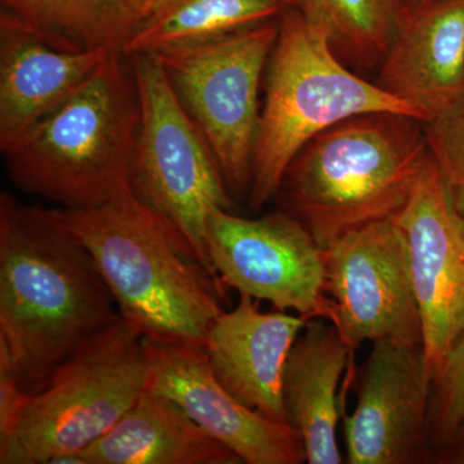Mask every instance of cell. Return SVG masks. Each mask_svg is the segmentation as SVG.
Here are the masks:
<instances>
[{
  "instance_id": "cell-11",
  "label": "cell",
  "mask_w": 464,
  "mask_h": 464,
  "mask_svg": "<svg viewBox=\"0 0 464 464\" xmlns=\"http://www.w3.org/2000/svg\"><path fill=\"white\" fill-rule=\"evenodd\" d=\"M432 373L422 346L373 342L343 415L347 463L413 464L429 459Z\"/></svg>"
},
{
  "instance_id": "cell-23",
  "label": "cell",
  "mask_w": 464,
  "mask_h": 464,
  "mask_svg": "<svg viewBox=\"0 0 464 464\" xmlns=\"http://www.w3.org/2000/svg\"><path fill=\"white\" fill-rule=\"evenodd\" d=\"M423 130L449 198L464 217V91Z\"/></svg>"
},
{
  "instance_id": "cell-13",
  "label": "cell",
  "mask_w": 464,
  "mask_h": 464,
  "mask_svg": "<svg viewBox=\"0 0 464 464\" xmlns=\"http://www.w3.org/2000/svg\"><path fill=\"white\" fill-rule=\"evenodd\" d=\"M146 390L172 400L198 426L246 464L306 462L304 444L289 424L244 405L222 386L206 351L143 338Z\"/></svg>"
},
{
  "instance_id": "cell-25",
  "label": "cell",
  "mask_w": 464,
  "mask_h": 464,
  "mask_svg": "<svg viewBox=\"0 0 464 464\" xmlns=\"http://www.w3.org/2000/svg\"><path fill=\"white\" fill-rule=\"evenodd\" d=\"M160 2L161 0H130V7H132L134 20H136V27L154 11V8Z\"/></svg>"
},
{
  "instance_id": "cell-10",
  "label": "cell",
  "mask_w": 464,
  "mask_h": 464,
  "mask_svg": "<svg viewBox=\"0 0 464 464\" xmlns=\"http://www.w3.org/2000/svg\"><path fill=\"white\" fill-rule=\"evenodd\" d=\"M323 256L332 323L351 350L380 340L422 346L408 248L395 218L342 235Z\"/></svg>"
},
{
  "instance_id": "cell-24",
  "label": "cell",
  "mask_w": 464,
  "mask_h": 464,
  "mask_svg": "<svg viewBox=\"0 0 464 464\" xmlns=\"http://www.w3.org/2000/svg\"><path fill=\"white\" fill-rule=\"evenodd\" d=\"M27 395L7 356L0 353V442L5 441L14 429Z\"/></svg>"
},
{
  "instance_id": "cell-12",
  "label": "cell",
  "mask_w": 464,
  "mask_h": 464,
  "mask_svg": "<svg viewBox=\"0 0 464 464\" xmlns=\"http://www.w3.org/2000/svg\"><path fill=\"white\" fill-rule=\"evenodd\" d=\"M395 222L408 248L423 353L433 377L464 333V217L432 157Z\"/></svg>"
},
{
  "instance_id": "cell-7",
  "label": "cell",
  "mask_w": 464,
  "mask_h": 464,
  "mask_svg": "<svg viewBox=\"0 0 464 464\" xmlns=\"http://www.w3.org/2000/svg\"><path fill=\"white\" fill-rule=\"evenodd\" d=\"M127 58L140 111L132 161L134 197L167 218L213 270L206 248L207 225L216 210H231L224 176L160 61L146 53Z\"/></svg>"
},
{
  "instance_id": "cell-19",
  "label": "cell",
  "mask_w": 464,
  "mask_h": 464,
  "mask_svg": "<svg viewBox=\"0 0 464 464\" xmlns=\"http://www.w3.org/2000/svg\"><path fill=\"white\" fill-rule=\"evenodd\" d=\"M288 7L284 0H161L133 30L123 54H157L213 41L279 20Z\"/></svg>"
},
{
  "instance_id": "cell-2",
  "label": "cell",
  "mask_w": 464,
  "mask_h": 464,
  "mask_svg": "<svg viewBox=\"0 0 464 464\" xmlns=\"http://www.w3.org/2000/svg\"><path fill=\"white\" fill-rule=\"evenodd\" d=\"M51 212L90 252L125 323L148 340L204 348L225 284L167 218L134 194Z\"/></svg>"
},
{
  "instance_id": "cell-27",
  "label": "cell",
  "mask_w": 464,
  "mask_h": 464,
  "mask_svg": "<svg viewBox=\"0 0 464 464\" xmlns=\"http://www.w3.org/2000/svg\"><path fill=\"white\" fill-rule=\"evenodd\" d=\"M289 7H299V0H284Z\"/></svg>"
},
{
  "instance_id": "cell-9",
  "label": "cell",
  "mask_w": 464,
  "mask_h": 464,
  "mask_svg": "<svg viewBox=\"0 0 464 464\" xmlns=\"http://www.w3.org/2000/svg\"><path fill=\"white\" fill-rule=\"evenodd\" d=\"M208 258L225 285L304 319L333 320L323 249L286 210L250 219L218 209L208 219Z\"/></svg>"
},
{
  "instance_id": "cell-21",
  "label": "cell",
  "mask_w": 464,
  "mask_h": 464,
  "mask_svg": "<svg viewBox=\"0 0 464 464\" xmlns=\"http://www.w3.org/2000/svg\"><path fill=\"white\" fill-rule=\"evenodd\" d=\"M406 0H299V11L331 43L348 65L380 66L395 38Z\"/></svg>"
},
{
  "instance_id": "cell-8",
  "label": "cell",
  "mask_w": 464,
  "mask_h": 464,
  "mask_svg": "<svg viewBox=\"0 0 464 464\" xmlns=\"http://www.w3.org/2000/svg\"><path fill=\"white\" fill-rule=\"evenodd\" d=\"M277 35L279 20L267 21L154 54L212 150L228 190H249L259 93Z\"/></svg>"
},
{
  "instance_id": "cell-5",
  "label": "cell",
  "mask_w": 464,
  "mask_h": 464,
  "mask_svg": "<svg viewBox=\"0 0 464 464\" xmlns=\"http://www.w3.org/2000/svg\"><path fill=\"white\" fill-rule=\"evenodd\" d=\"M369 112L420 119L411 106L351 72L322 30L308 23L297 7L286 8L268 61L253 150L248 190L252 209H261L279 195L290 163L314 137Z\"/></svg>"
},
{
  "instance_id": "cell-1",
  "label": "cell",
  "mask_w": 464,
  "mask_h": 464,
  "mask_svg": "<svg viewBox=\"0 0 464 464\" xmlns=\"http://www.w3.org/2000/svg\"><path fill=\"white\" fill-rule=\"evenodd\" d=\"M121 319L87 248L51 209L0 194V353L21 387L41 391L58 366Z\"/></svg>"
},
{
  "instance_id": "cell-3",
  "label": "cell",
  "mask_w": 464,
  "mask_h": 464,
  "mask_svg": "<svg viewBox=\"0 0 464 464\" xmlns=\"http://www.w3.org/2000/svg\"><path fill=\"white\" fill-rule=\"evenodd\" d=\"M431 159L423 121L398 112L353 116L298 152L279 195L320 248L342 235L395 218Z\"/></svg>"
},
{
  "instance_id": "cell-20",
  "label": "cell",
  "mask_w": 464,
  "mask_h": 464,
  "mask_svg": "<svg viewBox=\"0 0 464 464\" xmlns=\"http://www.w3.org/2000/svg\"><path fill=\"white\" fill-rule=\"evenodd\" d=\"M0 5L27 29L65 50L123 54L136 29L130 0H0Z\"/></svg>"
},
{
  "instance_id": "cell-17",
  "label": "cell",
  "mask_w": 464,
  "mask_h": 464,
  "mask_svg": "<svg viewBox=\"0 0 464 464\" xmlns=\"http://www.w3.org/2000/svg\"><path fill=\"white\" fill-rule=\"evenodd\" d=\"M353 353L326 319L308 320L290 350L283 377L284 408L308 464L343 463L337 441L338 389Z\"/></svg>"
},
{
  "instance_id": "cell-18",
  "label": "cell",
  "mask_w": 464,
  "mask_h": 464,
  "mask_svg": "<svg viewBox=\"0 0 464 464\" xmlns=\"http://www.w3.org/2000/svg\"><path fill=\"white\" fill-rule=\"evenodd\" d=\"M81 456L85 464L243 463L176 402L148 390Z\"/></svg>"
},
{
  "instance_id": "cell-16",
  "label": "cell",
  "mask_w": 464,
  "mask_h": 464,
  "mask_svg": "<svg viewBox=\"0 0 464 464\" xmlns=\"http://www.w3.org/2000/svg\"><path fill=\"white\" fill-rule=\"evenodd\" d=\"M423 123L464 91V0L411 5L375 82Z\"/></svg>"
},
{
  "instance_id": "cell-14",
  "label": "cell",
  "mask_w": 464,
  "mask_h": 464,
  "mask_svg": "<svg viewBox=\"0 0 464 464\" xmlns=\"http://www.w3.org/2000/svg\"><path fill=\"white\" fill-rule=\"evenodd\" d=\"M308 320L286 311H259L258 299L240 295L208 331L204 351L210 369L244 405L285 423L283 377L293 344Z\"/></svg>"
},
{
  "instance_id": "cell-28",
  "label": "cell",
  "mask_w": 464,
  "mask_h": 464,
  "mask_svg": "<svg viewBox=\"0 0 464 464\" xmlns=\"http://www.w3.org/2000/svg\"><path fill=\"white\" fill-rule=\"evenodd\" d=\"M454 463H464V450L462 451V453L459 454V456L456 458Z\"/></svg>"
},
{
  "instance_id": "cell-22",
  "label": "cell",
  "mask_w": 464,
  "mask_h": 464,
  "mask_svg": "<svg viewBox=\"0 0 464 464\" xmlns=\"http://www.w3.org/2000/svg\"><path fill=\"white\" fill-rule=\"evenodd\" d=\"M464 450V333L433 374L429 458L456 460Z\"/></svg>"
},
{
  "instance_id": "cell-4",
  "label": "cell",
  "mask_w": 464,
  "mask_h": 464,
  "mask_svg": "<svg viewBox=\"0 0 464 464\" xmlns=\"http://www.w3.org/2000/svg\"><path fill=\"white\" fill-rule=\"evenodd\" d=\"M139 115L130 61L111 53L61 108L3 154L12 182L63 209L133 194Z\"/></svg>"
},
{
  "instance_id": "cell-6",
  "label": "cell",
  "mask_w": 464,
  "mask_h": 464,
  "mask_svg": "<svg viewBox=\"0 0 464 464\" xmlns=\"http://www.w3.org/2000/svg\"><path fill=\"white\" fill-rule=\"evenodd\" d=\"M148 384L143 337L123 319L65 360L29 393L0 442L2 464H53L81 454L134 405Z\"/></svg>"
},
{
  "instance_id": "cell-15",
  "label": "cell",
  "mask_w": 464,
  "mask_h": 464,
  "mask_svg": "<svg viewBox=\"0 0 464 464\" xmlns=\"http://www.w3.org/2000/svg\"><path fill=\"white\" fill-rule=\"evenodd\" d=\"M112 52L72 51L0 11V151L63 105Z\"/></svg>"
},
{
  "instance_id": "cell-26",
  "label": "cell",
  "mask_w": 464,
  "mask_h": 464,
  "mask_svg": "<svg viewBox=\"0 0 464 464\" xmlns=\"http://www.w3.org/2000/svg\"><path fill=\"white\" fill-rule=\"evenodd\" d=\"M406 2L409 3V5H422L433 2V0H406Z\"/></svg>"
}]
</instances>
